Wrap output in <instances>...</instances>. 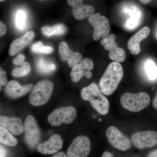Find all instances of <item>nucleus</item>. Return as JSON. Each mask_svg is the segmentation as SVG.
I'll list each match as a JSON object with an SVG mask.
<instances>
[{
    "label": "nucleus",
    "mask_w": 157,
    "mask_h": 157,
    "mask_svg": "<svg viewBox=\"0 0 157 157\" xmlns=\"http://www.w3.org/2000/svg\"><path fill=\"white\" fill-rule=\"evenodd\" d=\"M0 124L14 135H19L24 132V124L19 117H9L1 116Z\"/></svg>",
    "instance_id": "nucleus-16"
},
{
    "label": "nucleus",
    "mask_w": 157,
    "mask_h": 157,
    "mask_svg": "<svg viewBox=\"0 0 157 157\" xmlns=\"http://www.w3.org/2000/svg\"><path fill=\"white\" fill-rule=\"evenodd\" d=\"M123 76V68L119 63L113 61L109 63L99 81L102 93L106 96L112 95L117 88Z\"/></svg>",
    "instance_id": "nucleus-1"
},
{
    "label": "nucleus",
    "mask_w": 157,
    "mask_h": 157,
    "mask_svg": "<svg viewBox=\"0 0 157 157\" xmlns=\"http://www.w3.org/2000/svg\"><path fill=\"white\" fill-rule=\"evenodd\" d=\"M147 74L151 80H155L157 78V67L152 60L147 61L145 65Z\"/></svg>",
    "instance_id": "nucleus-24"
},
{
    "label": "nucleus",
    "mask_w": 157,
    "mask_h": 157,
    "mask_svg": "<svg viewBox=\"0 0 157 157\" xmlns=\"http://www.w3.org/2000/svg\"><path fill=\"white\" fill-rule=\"evenodd\" d=\"M141 16V13L131 16L127 21L126 24L127 28L129 30H133L136 28L140 24Z\"/></svg>",
    "instance_id": "nucleus-27"
},
{
    "label": "nucleus",
    "mask_w": 157,
    "mask_h": 157,
    "mask_svg": "<svg viewBox=\"0 0 157 157\" xmlns=\"http://www.w3.org/2000/svg\"><path fill=\"white\" fill-rule=\"evenodd\" d=\"M101 157H113V155L109 151H106L103 154Z\"/></svg>",
    "instance_id": "nucleus-35"
},
{
    "label": "nucleus",
    "mask_w": 157,
    "mask_h": 157,
    "mask_svg": "<svg viewBox=\"0 0 157 157\" xmlns=\"http://www.w3.org/2000/svg\"><path fill=\"white\" fill-rule=\"evenodd\" d=\"M77 116V111L73 106L62 107L56 109L48 117V122L52 126H59L62 124L73 123Z\"/></svg>",
    "instance_id": "nucleus-5"
},
{
    "label": "nucleus",
    "mask_w": 157,
    "mask_h": 157,
    "mask_svg": "<svg viewBox=\"0 0 157 157\" xmlns=\"http://www.w3.org/2000/svg\"><path fill=\"white\" fill-rule=\"evenodd\" d=\"M115 39V36L111 34L102 39L101 44L106 50L109 52V57L111 60L122 63L125 60V52L123 48L118 47Z\"/></svg>",
    "instance_id": "nucleus-11"
},
{
    "label": "nucleus",
    "mask_w": 157,
    "mask_h": 157,
    "mask_svg": "<svg viewBox=\"0 0 157 157\" xmlns=\"http://www.w3.org/2000/svg\"><path fill=\"white\" fill-rule=\"evenodd\" d=\"M37 70L41 73L49 74L55 70L56 65L43 58L39 59L36 63Z\"/></svg>",
    "instance_id": "nucleus-21"
},
{
    "label": "nucleus",
    "mask_w": 157,
    "mask_h": 157,
    "mask_svg": "<svg viewBox=\"0 0 157 157\" xmlns=\"http://www.w3.org/2000/svg\"><path fill=\"white\" fill-rule=\"evenodd\" d=\"M0 142L6 146H16L18 144L17 139L7 130L3 127H0Z\"/></svg>",
    "instance_id": "nucleus-20"
},
{
    "label": "nucleus",
    "mask_w": 157,
    "mask_h": 157,
    "mask_svg": "<svg viewBox=\"0 0 157 157\" xmlns=\"http://www.w3.org/2000/svg\"><path fill=\"white\" fill-rule=\"evenodd\" d=\"M59 51L62 60L67 61L68 65L71 67L78 64L82 58L81 54L71 50L65 42H62L59 44Z\"/></svg>",
    "instance_id": "nucleus-15"
},
{
    "label": "nucleus",
    "mask_w": 157,
    "mask_h": 157,
    "mask_svg": "<svg viewBox=\"0 0 157 157\" xmlns=\"http://www.w3.org/2000/svg\"><path fill=\"white\" fill-rule=\"evenodd\" d=\"M6 27L2 21H0V35L1 36H4L6 33Z\"/></svg>",
    "instance_id": "nucleus-31"
},
{
    "label": "nucleus",
    "mask_w": 157,
    "mask_h": 157,
    "mask_svg": "<svg viewBox=\"0 0 157 157\" xmlns=\"http://www.w3.org/2000/svg\"><path fill=\"white\" fill-rule=\"evenodd\" d=\"M26 18V14L24 11L20 10L17 11L15 15V25L20 30L25 28Z\"/></svg>",
    "instance_id": "nucleus-25"
},
{
    "label": "nucleus",
    "mask_w": 157,
    "mask_h": 157,
    "mask_svg": "<svg viewBox=\"0 0 157 157\" xmlns=\"http://www.w3.org/2000/svg\"><path fill=\"white\" fill-rule=\"evenodd\" d=\"M25 59V56L24 55L19 54L17 56L15 59L13 60V63L14 64L17 65H21L24 62Z\"/></svg>",
    "instance_id": "nucleus-28"
},
{
    "label": "nucleus",
    "mask_w": 157,
    "mask_h": 157,
    "mask_svg": "<svg viewBox=\"0 0 157 157\" xmlns=\"http://www.w3.org/2000/svg\"><path fill=\"white\" fill-rule=\"evenodd\" d=\"M7 151L3 145L0 146V157H6Z\"/></svg>",
    "instance_id": "nucleus-32"
},
{
    "label": "nucleus",
    "mask_w": 157,
    "mask_h": 157,
    "mask_svg": "<svg viewBox=\"0 0 157 157\" xmlns=\"http://www.w3.org/2000/svg\"><path fill=\"white\" fill-rule=\"evenodd\" d=\"M33 85L31 84L21 86L15 80L9 82L5 88V93L8 97L12 98H20L24 96L33 89Z\"/></svg>",
    "instance_id": "nucleus-17"
},
{
    "label": "nucleus",
    "mask_w": 157,
    "mask_h": 157,
    "mask_svg": "<svg viewBox=\"0 0 157 157\" xmlns=\"http://www.w3.org/2000/svg\"><path fill=\"white\" fill-rule=\"evenodd\" d=\"M139 2L144 5H146L151 2L153 0H139Z\"/></svg>",
    "instance_id": "nucleus-37"
},
{
    "label": "nucleus",
    "mask_w": 157,
    "mask_h": 157,
    "mask_svg": "<svg viewBox=\"0 0 157 157\" xmlns=\"http://www.w3.org/2000/svg\"><path fill=\"white\" fill-rule=\"evenodd\" d=\"M63 144V140L60 135L54 134L48 140L38 145L36 149L42 155L55 154L61 149Z\"/></svg>",
    "instance_id": "nucleus-12"
},
{
    "label": "nucleus",
    "mask_w": 157,
    "mask_h": 157,
    "mask_svg": "<svg viewBox=\"0 0 157 157\" xmlns=\"http://www.w3.org/2000/svg\"><path fill=\"white\" fill-rule=\"evenodd\" d=\"M53 89L51 81L44 80L39 82L31 91L29 97L30 104L36 107L44 105L50 99Z\"/></svg>",
    "instance_id": "nucleus-4"
},
{
    "label": "nucleus",
    "mask_w": 157,
    "mask_h": 157,
    "mask_svg": "<svg viewBox=\"0 0 157 157\" xmlns=\"http://www.w3.org/2000/svg\"><path fill=\"white\" fill-rule=\"evenodd\" d=\"M147 157H157V149L150 153Z\"/></svg>",
    "instance_id": "nucleus-36"
},
{
    "label": "nucleus",
    "mask_w": 157,
    "mask_h": 157,
    "mask_svg": "<svg viewBox=\"0 0 157 157\" xmlns=\"http://www.w3.org/2000/svg\"><path fill=\"white\" fill-rule=\"evenodd\" d=\"M35 33L33 31H29L26 33L24 36L15 39L10 46L9 54L11 56H14L24 49L33 39Z\"/></svg>",
    "instance_id": "nucleus-18"
},
{
    "label": "nucleus",
    "mask_w": 157,
    "mask_h": 157,
    "mask_svg": "<svg viewBox=\"0 0 157 157\" xmlns=\"http://www.w3.org/2000/svg\"><path fill=\"white\" fill-rule=\"evenodd\" d=\"M151 29L148 27L145 26L138 31L130 38L128 42V47L130 52L133 55L140 53V42L146 39L149 36Z\"/></svg>",
    "instance_id": "nucleus-14"
},
{
    "label": "nucleus",
    "mask_w": 157,
    "mask_h": 157,
    "mask_svg": "<svg viewBox=\"0 0 157 157\" xmlns=\"http://www.w3.org/2000/svg\"><path fill=\"white\" fill-rule=\"evenodd\" d=\"M132 141L139 149L153 147L157 145V132L153 131L136 132L132 135Z\"/></svg>",
    "instance_id": "nucleus-10"
},
{
    "label": "nucleus",
    "mask_w": 157,
    "mask_h": 157,
    "mask_svg": "<svg viewBox=\"0 0 157 157\" xmlns=\"http://www.w3.org/2000/svg\"><path fill=\"white\" fill-rule=\"evenodd\" d=\"M91 143L88 137L77 136L73 139L67 150L68 157H87L90 152Z\"/></svg>",
    "instance_id": "nucleus-7"
},
{
    "label": "nucleus",
    "mask_w": 157,
    "mask_h": 157,
    "mask_svg": "<svg viewBox=\"0 0 157 157\" xmlns=\"http://www.w3.org/2000/svg\"><path fill=\"white\" fill-rule=\"evenodd\" d=\"M32 50L36 53L49 54L52 53L53 48L51 46H45L42 42H39L32 46Z\"/></svg>",
    "instance_id": "nucleus-26"
},
{
    "label": "nucleus",
    "mask_w": 157,
    "mask_h": 157,
    "mask_svg": "<svg viewBox=\"0 0 157 157\" xmlns=\"http://www.w3.org/2000/svg\"><path fill=\"white\" fill-rule=\"evenodd\" d=\"M25 140L27 145L31 148H35L41 138V132L33 116L29 115L24 123Z\"/></svg>",
    "instance_id": "nucleus-6"
},
{
    "label": "nucleus",
    "mask_w": 157,
    "mask_h": 157,
    "mask_svg": "<svg viewBox=\"0 0 157 157\" xmlns=\"http://www.w3.org/2000/svg\"><path fill=\"white\" fill-rule=\"evenodd\" d=\"M80 95L82 100L89 102L98 113L104 116L108 114L109 110V101L96 83L93 82L82 89Z\"/></svg>",
    "instance_id": "nucleus-2"
},
{
    "label": "nucleus",
    "mask_w": 157,
    "mask_h": 157,
    "mask_svg": "<svg viewBox=\"0 0 157 157\" xmlns=\"http://www.w3.org/2000/svg\"><path fill=\"white\" fill-rule=\"evenodd\" d=\"M5 1V0H0L1 2H3V1Z\"/></svg>",
    "instance_id": "nucleus-38"
},
{
    "label": "nucleus",
    "mask_w": 157,
    "mask_h": 157,
    "mask_svg": "<svg viewBox=\"0 0 157 157\" xmlns=\"http://www.w3.org/2000/svg\"><path fill=\"white\" fill-rule=\"evenodd\" d=\"M106 135L110 145L116 149L125 151L131 148L130 140L114 126L108 127L106 130Z\"/></svg>",
    "instance_id": "nucleus-8"
},
{
    "label": "nucleus",
    "mask_w": 157,
    "mask_h": 157,
    "mask_svg": "<svg viewBox=\"0 0 157 157\" xmlns=\"http://www.w3.org/2000/svg\"><path fill=\"white\" fill-rule=\"evenodd\" d=\"M152 106L155 109L157 110V90L152 101Z\"/></svg>",
    "instance_id": "nucleus-33"
},
{
    "label": "nucleus",
    "mask_w": 157,
    "mask_h": 157,
    "mask_svg": "<svg viewBox=\"0 0 157 157\" xmlns=\"http://www.w3.org/2000/svg\"><path fill=\"white\" fill-rule=\"evenodd\" d=\"M67 30L66 27L63 25L58 24L52 26L43 27L42 29L43 34L49 37L54 35H60L65 33Z\"/></svg>",
    "instance_id": "nucleus-22"
},
{
    "label": "nucleus",
    "mask_w": 157,
    "mask_h": 157,
    "mask_svg": "<svg viewBox=\"0 0 157 157\" xmlns=\"http://www.w3.org/2000/svg\"><path fill=\"white\" fill-rule=\"evenodd\" d=\"M52 157H68L67 154L63 152H58L55 154H54Z\"/></svg>",
    "instance_id": "nucleus-34"
},
{
    "label": "nucleus",
    "mask_w": 157,
    "mask_h": 157,
    "mask_svg": "<svg viewBox=\"0 0 157 157\" xmlns=\"http://www.w3.org/2000/svg\"><path fill=\"white\" fill-rule=\"evenodd\" d=\"M72 13L74 17L77 20L85 19L94 14L95 11L93 6L79 3L72 7Z\"/></svg>",
    "instance_id": "nucleus-19"
},
{
    "label": "nucleus",
    "mask_w": 157,
    "mask_h": 157,
    "mask_svg": "<svg viewBox=\"0 0 157 157\" xmlns=\"http://www.w3.org/2000/svg\"><path fill=\"white\" fill-rule=\"evenodd\" d=\"M151 98L144 92L124 93L121 96L120 102L124 109L132 112H138L146 108L150 102Z\"/></svg>",
    "instance_id": "nucleus-3"
},
{
    "label": "nucleus",
    "mask_w": 157,
    "mask_h": 157,
    "mask_svg": "<svg viewBox=\"0 0 157 157\" xmlns=\"http://www.w3.org/2000/svg\"><path fill=\"white\" fill-rule=\"evenodd\" d=\"M7 79L6 78V73L1 69L0 72V83L1 86H5L7 83Z\"/></svg>",
    "instance_id": "nucleus-29"
},
{
    "label": "nucleus",
    "mask_w": 157,
    "mask_h": 157,
    "mask_svg": "<svg viewBox=\"0 0 157 157\" xmlns=\"http://www.w3.org/2000/svg\"><path fill=\"white\" fill-rule=\"evenodd\" d=\"M94 68V62L90 59H83L80 63L77 64L72 68L70 76L71 79L74 82H77L81 79L83 76L87 78H90L92 76L90 70Z\"/></svg>",
    "instance_id": "nucleus-13"
},
{
    "label": "nucleus",
    "mask_w": 157,
    "mask_h": 157,
    "mask_svg": "<svg viewBox=\"0 0 157 157\" xmlns=\"http://www.w3.org/2000/svg\"><path fill=\"white\" fill-rule=\"evenodd\" d=\"M89 22L94 27L93 39L99 40L100 38H106L110 30V25L108 19L99 13L93 14L89 17Z\"/></svg>",
    "instance_id": "nucleus-9"
},
{
    "label": "nucleus",
    "mask_w": 157,
    "mask_h": 157,
    "mask_svg": "<svg viewBox=\"0 0 157 157\" xmlns=\"http://www.w3.org/2000/svg\"><path fill=\"white\" fill-rule=\"evenodd\" d=\"M31 66L28 62H24L19 68L14 69L12 72V76L15 77H21L26 76L29 73Z\"/></svg>",
    "instance_id": "nucleus-23"
},
{
    "label": "nucleus",
    "mask_w": 157,
    "mask_h": 157,
    "mask_svg": "<svg viewBox=\"0 0 157 157\" xmlns=\"http://www.w3.org/2000/svg\"><path fill=\"white\" fill-rule=\"evenodd\" d=\"M67 1L68 4L72 7L83 2V0H67Z\"/></svg>",
    "instance_id": "nucleus-30"
}]
</instances>
